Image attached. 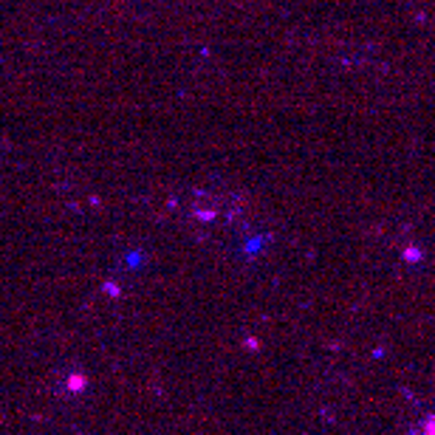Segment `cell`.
<instances>
[{"instance_id": "obj_1", "label": "cell", "mask_w": 435, "mask_h": 435, "mask_svg": "<svg viewBox=\"0 0 435 435\" xmlns=\"http://www.w3.org/2000/svg\"><path fill=\"white\" fill-rule=\"evenodd\" d=\"M65 387L71 393H82V387H85V376H68L65 379Z\"/></svg>"}]
</instances>
